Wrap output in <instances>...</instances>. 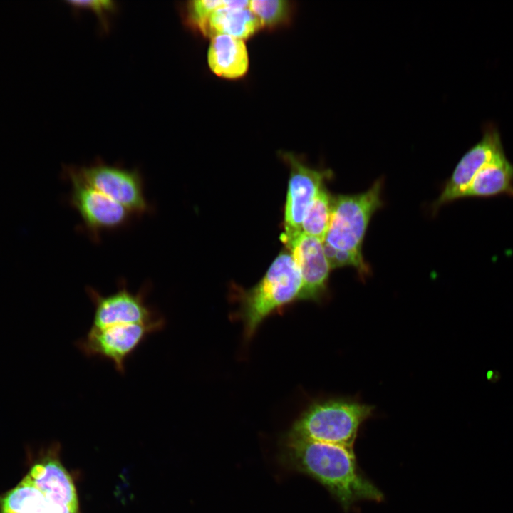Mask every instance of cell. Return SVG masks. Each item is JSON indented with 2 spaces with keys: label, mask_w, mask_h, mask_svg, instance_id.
Instances as JSON below:
<instances>
[{
  "label": "cell",
  "mask_w": 513,
  "mask_h": 513,
  "mask_svg": "<svg viewBox=\"0 0 513 513\" xmlns=\"http://www.w3.org/2000/svg\"><path fill=\"white\" fill-rule=\"evenodd\" d=\"M282 156L291 171L284 210V232H301L304 214L329 175L328 171L306 166L291 152H284Z\"/></svg>",
  "instance_id": "obj_12"
},
{
  "label": "cell",
  "mask_w": 513,
  "mask_h": 513,
  "mask_svg": "<svg viewBox=\"0 0 513 513\" xmlns=\"http://www.w3.org/2000/svg\"><path fill=\"white\" fill-rule=\"evenodd\" d=\"M207 61L212 71L218 76L229 79L243 76L249 67L244 40L224 34L213 36L207 52Z\"/></svg>",
  "instance_id": "obj_13"
},
{
  "label": "cell",
  "mask_w": 513,
  "mask_h": 513,
  "mask_svg": "<svg viewBox=\"0 0 513 513\" xmlns=\"http://www.w3.org/2000/svg\"><path fill=\"white\" fill-rule=\"evenodd\" d=\"M382 184L378 180L363 193L332 198L330 224L323 242L331 269L351 266L361 274L368 272L361 249L371 217L382 206Z\"/></svg>",
  "instance_id": "obj_2"
},
{
  "label": "cell",
  "mask_w": 513,
  "mask_h": 513,
  "mask_svg": "<svg viewBox=\"0 0 513 513\" xmlns=\"http://www.w3.org/2000/svg\"><path fill=\"white\" fill-rule=\"evenodd\" d=\"M513 197V164L505 152L484 165L473 177L462 197Z\"/></svg>",
  "instance_id": "obj_14"
},
{
  "label": "cell",
  "mask_w": 513,
  "mask_h": 513,
  "mask_svg": "<svg viewBox=\"0 0 513 513\" xmlns=\"http://www.w3.org/2000/svg\"><path fill=\"white\" fill-rule=\"evenodd\" d=\"M302 281L299 299L319 300L325 294L331 269L323 241L302 232L284 233Z\"/></svg>",
  "instance_id": "obj_10"
},
{
  "label": "cell",
  "mask_w": 513,
  "mask_h": 513,
  "mask_svg": "<svg viewBox=\"0 0 513 513\" xmlns=\"http://www.w3.org/2000/svg\"><path fill=\"white\" fill-rule=\"evenodd\" d=\"M92 187L130 210L136 217L153 211L145 194V182L138 169L108 165L100 160L76 167Z\"/></svg>",
  "instance_id": "obj_9"
},
{
  "label": "cell",
  "mask_w": 513,
  "mask_h": 513,
  "mask_svg": "<svg viewBox=\"0 0 513 513\" xmlns=\"http://www.w3.org/2000/svg\"><path fill=\"white\" fill-rule=\"evenodd\" d=\"M261 26L259 19L249 8L232 9L223 6L214 11L199 30L208 36L224 34L244 40Z\"/></svg>",
  "instance_id": "obj_15"
},
{
  "label": "cell",
  "mask_w": 513,
  "mask_h": 513,
  "mask_svg": "<svg viewBox=\"0 0 513 513\" xmlns=\"http://www.w3.org/2000/svg\"><path fill=\"white\" fill-rule=\"evenodd\" d=\"M286 457L294 467L323 485L345 510L360 500L383 499L380 489L360 472L353 447L287 438Z\"/></svg>",
  "instance_id": "obj_1"
},
{
  "label": "cell",
  "mask_w": 513,
  "mask_h": 513,
  "mask_svg": "<svg viewBox=\"0 0 513 513\" xmlns=\"http://www.w3.org/2000/svg\"><path fill=\"white\" fill-rule=\"evenodd\" d=\"M249 9L263 26H274L284 22L289 16L290 6L283 0L249 1Z\"/></svg>",
  "instance_id": "obj_17"
},
{
  "label": "cell",
  "mask_w": 513,
  "mask_h": 513,
  "mask_svg": "<svg viewBox=\"0 0 513 513\" xmlns=\"http://www.w3.org/2000/svg\"><path fill=\"white\" fill-rule=\"evenodd\" d=\"M117 290L108 295L100 294L91 286L86 291L94 306L91 329H100L119 324L150 323L163 317L154 306L147 303L151 290L150 282L138 292H131L125 279H120Z\"/></svg>",
  "instance_id": "obj_8"
},
{
  "label": "cell",
  "mask_w": 513,
  "mask_h": 513,
  "mask_svg": "<svg viewBox=\"0 0 513 513\" xmlns=\"http://www.w3.org/2000/svg\"><path fill=\"white\" fill-rule=\"evenodd\" d=\"M63 176L71 184L69 204L81 219V229L95 242L103 232L128 226L136 217L130 210L111 200L90 185L75 166H65Z\"/></svg>",
  "instance_id": "obj_6"
},
{
  "label": "cell",
  "mask_w": 513,
  "mask_h": 513,
  "mask_svg": "<svg viewBox=\"0 0 513 513\" xmlns=\"http://www.w3.org/2000/svg\"><path fill=\"white\" fill-rule=\"evenodd\" d=\"M0 513H79L73 479L57 459L44 458L0 497Z\"/></svg>",
  "instance_id": "obj_3"
},
{
  "label": "cell",
  "mask_w": 513,
  "mask_h": 513,
  "mask_svg": "<svg viewBox=\"0 0 513 513\" xmlns=\"http://www.w3.org/2000/svg\"><path fill=\"white\" fill-rule=\"evenodd\" d=\"M69 3L76 6L88 7L96 11L99 17L104 21L105 13L107 11L113 10L115 3L110 0H72Z\"/></svg>",
  "instance_id": "obj_19"
},
{
  "label": "cell",
  "mask_w": 513,
  "mask_h": 513,
  "mask_svg": "<svg viewBox=\"0 0 513 513\" xmlns=\"http://www.w3.org/2000/svg\"><path fill=\"white\" fill-rule=\"evenodd\" d=\"M504 153L500 133L492 123L484 125L481 140L460 160L437 201L440 206L462 197L475 175L487 163Z\"/></svg>",
  "instance_id": "obj_11"
},
{
  "label": "cell",
  "mask_w": 513,
  "mask_h": 513,
  "mask_svg": "<svg viewBox=\"0 0 513 513\" xmlns=\"http://www.w3.org/2000/svg\"><path fill=\"white\" fill-rule=\"evenodd\" d=\"M165 326L164 317L150 323L119 324L100 329L90 328L76 346L88 357H98L110 361L121 374L125 372V362L136 349L153 333Z\"/></svg>",
  "instance_id": "obj_7"
},
{
  "label": "cell",
  "mask_w": 513,
  "mask_h": 513,
  "mask_svg": "<svg viewBox=\"0 0 513 513\" xmlns=\"http://www.w3.org/2000/svg\"><path fill=\"white\" fill-rule=\"evenodd\" d=\"M301 286V277L291 254L282 252L262 279L244 296L242 316L246 337L250 338L271 312L299 299Z\"/></svg>",
  "instance_id": "obj_5"
},
{
  "label": "cell",
  "mask_w": 513,
  "mask_h": 513,
  "mask_svg": "<svg viewBox=\"0 0 513 513\" xmlns=\"http://www.w3.org/2000/svg\"><path fill=\"white\" fill-rule=\"evenodd\" d=\"M225 6V1L195 0L189 2L188 19L198 28L216 9Z\"/></svg>",
  "instance_id": "obj_18"
},
{
  "label": "cell",
  "mask_w": 513,
  "mask_h": 513,
  "mask_svg": "<svg viewBox=\"0 0 513 513\" xmlns=\"http://www.w3.org/2000/svg\"><path fill=\"white\" fill-rule=\"evenodd\" d=\"M332 210V198L323 185L308 207L301 223V232L323 242Z\"/></svg>",
  "instance_id": "obj_16"
},
{
  "label": "cell",
  "mask_w": 513,
  "mask_h": 513,
  "mask_svg": "<svg viewBox=\"0 0 513 513\" xmlns=\"http://www.w3.org/2000/svg\"><path fill=\"white\" fill-rule=\"evenodd\" d=\"M373 407L346 398L311 405L293 425L288 439L327 442L353 447L361 425Z\"/></svg>",
  "instance_id": "obj_4"
}]
</instances>
